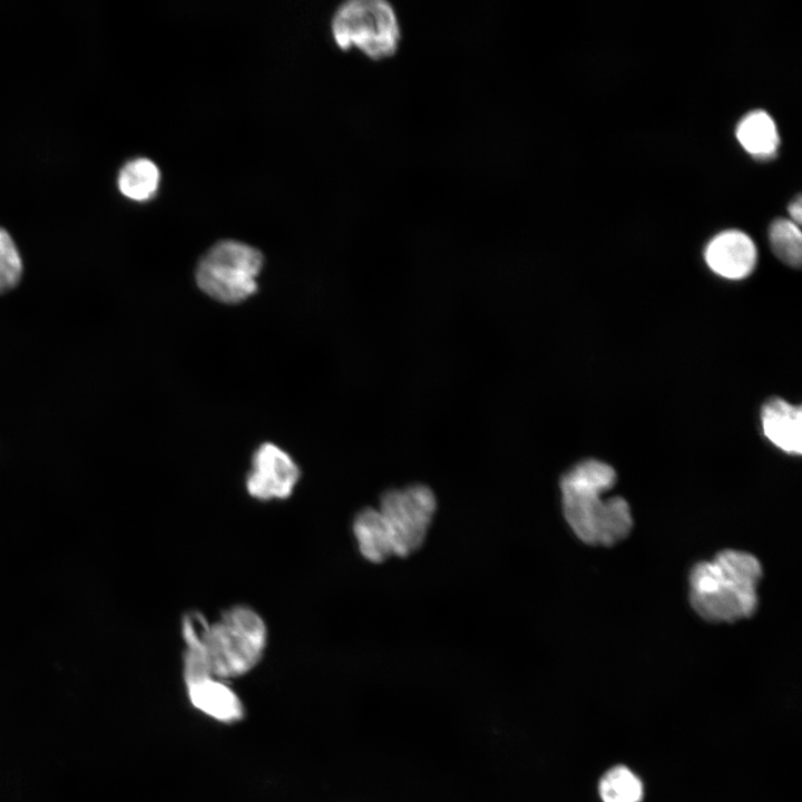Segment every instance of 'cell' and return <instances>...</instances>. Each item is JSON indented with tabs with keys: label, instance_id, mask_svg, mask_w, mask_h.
I'll return each instance as SVG.
<instances>
[{
	"label": "cell",
	"instance_id": "obj_1",
	"mask_svg": "<svg viewBox=\"0 0 802 802\" xmlns=\"http://www.w3.org/2000/svg\"><path fill=\"white\" fill-rule=\"evenodd\" d=\"M615 483V470L596 459L580 461L563 475L564 516L581 541L612 546L630 532V508L623 497L612 493Z\"/></svg>",
	"mask_w": 802,
	"mask_h": 802
},
{
	"label": "cell",
	"instance_id": "obj_2",
	"mask_svg": "<svg viewBox=\"0 0 802 802\" xmlns=\"http://www.w3.org/2000/svg\"><path fill=\"white\" fill-rule=\"evenodd\" d=\"M186 647L197 649L211 674L219 679L245 675L262 658L267 644L263 618L251 607L234 606L208 623L197 613H187L182 620Z\"/></svg>",
	"mask_w": 802,
	"mask_h": 802
},
{
	"label": "cell",
	"instance_id": "obj_3",
	"mask_svg": "<svg viewBox=\"0 0 802 802\" xmlns=\"http://www.w3.org/2000/svg\"><path fill=\"white\" fill-rule=\"evenodd\" d=\"M762 577L759 559L727 549L696 564L689 574L693 609L711 623H734L752 616L757 607Z\"/></svg>",
	"mask_w": 802,
	"mask_h": 802
},
{
	"label": "cell",
	"instance_id": "obj_4",
	"mask_svg": "<svg viewBox=\"0 0 802 802\" xmlns=\"http://www.w3.org/2000/svg\"><path fill=\"white\" fill-rule=\"evenodd\" d=\"M331 35L341 50L355 48L374 61L394 56L402 36L398 14L384 0L341 3L331 19Z\"/></svg>",
	"mask_w": 802,
	"mask_h": 802
},
{
	"label": "cell",
	"instance_id": "obj_5",
	"mask_svg": "<svg viewBox=\"0 0 802 802\" xmlns=\"http://www.w3.org/2000/svg\"><path fill=\"white\" fill-rule=\"evenodd\" d=\"M262 253L239 241L223 239L209 247L197 263L198 287L222 303H238L257 291Z\"/></svg>",
	"mask_w": 802,
	"mask_h": 802
},
{
	"label": "cell",
	"instance_id": "obj_6",
	"mask_svg": "<svg viewBox=\"0 0 802 802\" xmlns=\"http://www.w3.org/2000/svg\"><path fill=\"white\" fill-rule=\"evenodd\" d=\"M437 508L432 490L411 485L383 493L378 509L391 555L407 557L423 544Z\"/></svg>",
	"mask_w": 802,
	"mask_h": 802
},
{
	"label": "cell",
	"instance_id": "obj_7",
	"mask_svg": "<svg viewBox=\"0 0 802 802\" xmlns=\"http://www.w3.org/2000/svg\"><path fill=\"white\" fill-rule=\"evenodd\" d=\"M300 479L293 458L274 443L261 444L252 457L245 486L251 497L268 501L288 498Z\"/></svg>",
	"mask_w": 802,
	"mask_h": 802
},
{
	"label": "cell",
	"instance_id": "obj_8",
	"mask_svg": "<svg viewBox=\"0 0 802 802\" xmlns=\"http://www.w3.org/2000/svg\"><path fill=\"white\" fill-rule=\"evenodd\" d=\"M708 267L728 280H741L754 270L757 251L752 238L736 229L724 231L714 236L704 253Z\"/></svg>",
	"mask_w": 802,
	"mask_h": 802
},
{
	"label": "cell",
	"instance_id": "obj_9",
	"mask_svg": "<svg viewBox=\"0 0 802 802\" xmlns=\"http://www.w3.org/2000/svg\"><path fill=\"white\" fill-rule=\"evenodd\" d=\"M764 436L776 448L789 454L802 451V410L780 398L767 400L761 409Z\"/></svg>",
	"mask_w": 802,
	"mask_h": 802
},
{
	"label": "cell",
	"instance_id": "obj_10",
	"mask_svg": "<svg viewBox=\"0 0 802 802\" xmlns=\"http://www.w3.org/2000/svg\"><path fill=\"white\" fill-rule=\"evenodd\" d=\"M195 708L223 723H235L244 717V706L237 694L223 679L205 676L185 684Z\"/></svg>",
	"mask_w": 802,
	"mask_h": 802
},
{
	"label": "cell",
	"instance_id": "obj_11",
	"mask_svg": "<svg viewBox=\"0 0 802 802\" xmlns=\"http://www.w3.org/2000/svg\"><path fill=\"white\" fill-rule=\"evenodd\" d=\"M160 170L149 158L136 157L126 162L117 176L119 192L134 202H147L158 192Z\"/></svg>",
	"mask_w": 802,
	"mask_h": 802
},
{
	"label": "cell",
	"instance_id": "obj_12",
	"mask_svg": "<svg viewBox=\"0 0 802 802\" xmlns=\"http://www.w3.org/2000/svg\"><path fill=\"white\" fill-rule=\"evenodd\" d=\"M736 137L742 147L756 158L773 156L780 141L774 120L763 110L752 111L742 118Z\"/></svg>",
	"mask_w": 802,
	"mask_h": 802
},
{
	"label": "cell",
	"instance_id": "obj_13",
	"mask_svg": "<svg viewBox=\"0 0 802 802\" xmlns=\"http://www.w3.org/2000/svg\"><path fill=\"white\" fill-rule=\"evenodd\" d=\"M353 534L361 555L372 563L392 556L376 508H364L354 518Z\"/></svg>",
	"mask_w": 802,
	"mask_h": 802
},
{
	"label": "cell",
	"instance_id": "obj_14",
	"mask_svg": "<svg viewBox=\"0 0 802 802\" xmlns=\"http://www.w3.org/2000/svg\"><path fill=\"white\" fill-rule=\"evenodd\" d=\"M773 253L791 267H799L802 258V236L800 226L790 219H775L769 229Z\"/></svg>",
	"mask_w": 802,
	"mask_h": 802
},
{
	"label": "cell",
	"instance_id": "obj_15",
	"mask_svg": "<svg viewBox=\"0 0 802 802\" xmlns=\"http://www.w3.org/2000/svg\"><path fill=\"white\" fill-rule=\"evenodd\" d=\"M599 793L604 802H639L643 785L626 766H615L600 780Z\"/></svg>",
	"mask_w": 802,
	"mask_h": 802
},
{
	"label": "cell",
	"instance_id": "obj_16",
	"mask_svg": "<svg viewBox=\"0 0 802 802\" xmlns=\"http://www.w3.org/2000/svg\"><path fill=\"white\" fill-rule=\"evenodd\" d=\"M23 274L21 254L12 236L0 226V294L12 291Z\"/></svg>",
	"mask_w": 802,
	"mask_h": 802
},
{
	"label": "cell",
	"instance_id": "obj_17",
	"mask_svg": "<svg viewBox=\"0 0 802 802\" xmlns=\"http://www.w3.org/2000/svg\"><path fill=\"white\" fill-rule=\"evenodd\" d=\"M789 214L791 216V219L794 224L800 226L802 221V203L801 197L798 196L789 206Z\"/></svg>",
	"mask_w": 802,
	"mask_h": 802
}]
</instances>
